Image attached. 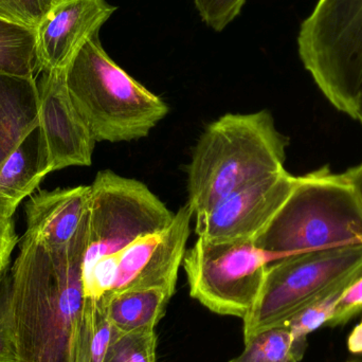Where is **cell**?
I'll use <instances>...</instances> for the list:
<instances>
[{
    "mask_svg": "<svg viewBox=\"0 0 362 362\" xmlns=\"http://www.w3.org/2000/svg\"><path fill=\"white\" fill-rule=\"evenodd\" d=\"M38 90V136L47 171L91 165L97 141L72 103L66 70L42 72Z\"/></svg>",
    "mask_w": 362,
    "mask_h": 362,
    "instance_id": "10",
    "label": "cell"
},
{
    "mask_svg": "<svg viewBox=\"0 0 362 362\" xmlns=\"http://www.w3.org/2000/svg\"><path fill=\"white\" fill-rule=\"evenodd\" d=\"M74 107L97 142H129L148 137L169 114L158 95L129 76L93 36L66 69Z\"/></svg>",
    "mask_w": 362,
    "mask_h": 362,
    "instance_id": "3",
    "label": "cell"
},
{
    "mask_svg": "<svg viewBox=\"0 0 362 362\" xmlns=\"http://www.w3.org/2000/svg\"><path fill=\"white\" fill-rule=\"evenodd\" d=\"M18 243L12 218L0 215V274L10 268L11 255Z\"/></svg>",
    "mask_w": 362,
    "mask_h": 362,
    "instance_id": "26",
    "label": "cell"
},
{
    "mask_svg": "<svg viewBox=\"0 0 362 362\" xmlns=\"http://www.w3.org/2000/svg\"><path fill=\"white\" fill-rule=\"evenodd\" d=\"M362 313V272L344 289L336 306L335 314L327 327L346 325Z\"/></svg>",
    "mask_w": 362,
    "mask_h": 362,
    "instance_id": "25",
    "label": "cell"
},
{
    "mask_svg": "<svg viewBox=\"0 0 362 362\" xmlns=\"http://www.w3.org/2000/svg\"><path fill=\"white\" fill-rule=\"evenodd\" d=\"M117 8L106 0H59L34 30L40 71L67 69Z\"/></svg>",
    "mask_w": 362,
    "mask_h": 362,
    "instance_id": "12",
    "label": "cell"
},
{
    "mask_svg": "<svg viewBox=\"0 0 362 362\" xmlns=\"http://www.w3.org/2000/svg\"><path fill=\"white\" fill-rule=\"evenodd\" d=\"M48 174L37 129L0 165V215L12 218L19 204Z\"/></svg>",
    "mask_w": 362,
    "mask_h": 362,
    "instance_id": "15",
    "label": "cell"
},
{
    "mask_svg": "<svg viewBox=\"0 0 362 362\" xmlns=\"http://www.w3.org/2000/svg\"><path fill=\"white\" fill-rule=\"evenodd\" d=\"M38 70L33 30L0 19V71L35 76Z\"/></svg>",
    "mask_w": 362,
    "mask_h": 362,
    "instance_id": "19",
    "label": "cell"
},
{
    "mask_svg": "<svg viewBox=\"0 0 362 362\" xmlns=\"http://www.w3.org/2000/svg\"><path fill=\"white\" fill-rule=\"evenodd\" d=\"M89 198L90 185L36 192L25 206L23 235L48 248L67 246L86 221Z\"/></svg>",
    "mask_w": 362,
    "mask_h": 362,
    "instance_id": "13",
    "label": "cell"
},
{
    "mask_svg": "<svg viewBox=\"0 0 362 362\" xmlns=\"http://www.w3.org/2000/svg\"><path fill=\"white\" fill-rule=\"evenodd\" d=\"M274 262L362 244V208L350 183L329 167L297 177L280 210L253 240Z\"/></svg>",
    "mask_w": 362,
    "mask_h": 362,
    "instance_id": "4",
    "label": "cell"
},
{
    "mask_svg": "<svg viewBox=\"0 0 362 362\" xmlns=\"http://www.w3.org/2000/svg\"><path fill=\"white\" fill-rule=\"evenodd\" d=\"M348 349L351 353L362 354V321L354 327L348 338Z\"/></svg>",
    "mask_w": 362,
    "mask_h": 362,
    "instance_id": "28",
    "label": "cell"
},
{
    "mask_svg": "<svg viewBox=\"0 0 362 362\" xmlns=\"http://www.w3.org/2000/svg\"><path fill=\"white\" fill-rule=\"evenodd\" d=\"M288 137L267 110L226 114L200 135L187 167V206L198 217L230 194L284 170Z\"/></svg>",
    "mask_w": 362,
    "mask_h": 362,
    "instance_id": "2",
    "label": "cell"
},
{
    "mask_svg": "<svg viewBox=\"0 0 362 362\" xmlns=\"http://www.w3.org/2000/svg\"><path fill=\"white\" fill-rule=\"evenodd\" d=\"M298 50L325 98L357 120L362 90V0H319L300 28Z\"/></svg>",
    "mask_w": 362,
    "mask_h": 362,
    "instance_id": "5",
    "label": "cell"
},
{
    "mask_svg": "<svg viewBox=\"0 0 362 362\" xmlns=\"http://www.w3.org/2000/svg\"><path fill=\"white\" fill-rule=\"evenodd\" d=\"M357 120L361 121L362 124V90L361 95V102H359L358 115H357Z\"/></svg>",
    "mask_w": 362,
    "mask_h": 362,
    "instance_id": "29",
    "label": "cell"
},
{
    "mask_svg": "<svg viewBox=\"0 0 362 362\" xmlns=\"http://www.w3.org/2000/svg\"><path fill=\"white\" fill-rule=\"evenodd\" d=\"M362 269V244L308 251L269 264L255 306L244 319V341L284 327L296 315Z\"/></svg>",
    "mask_w": 362,
    "mask_h": 362,
    "instance_id": "6",
    "label": "cell"
},
{
    "mask_svg": "<svg viewBox=\"0 0 362 362\" xmlns=\"http://www.w3.org/2000/svg\"><path fill=\"white\" fill-rule=\"evenodd\" d=\"M88 213L78 235L52 249L23 235L10 267V320L18 362H74L84 310L82 262Z\"/></svg>",
    "mask_w": 362,
    "mask_h": 362,
    "instance_id": "1",
    "label": "cell"
},
{
    "mask_svg": "<svg viewBox=\"0 0 362 362\" xmlns=\"http://www.w3.org/2000/svg\"><path fill=\"white\" fill-rule=\"evenodd\" d=\"M342 175L350 183L362 208V163L344 172Z\"/></svg>",
    "mask_w": 362,
    "mask_h": 362,
    "instance_id": "27",
    "label": "cell"
},
{
    "mask_svg": "<svg viewBox=\"0 0 362 362\" xmlns=\"http://www.w3.org/2000/svg\"><path fill=\"white\" fill-rule=\"evenodd\" d=\"M40 127L35 76L0 71V165Z\"/></svg>",
    "mask_w": 362,
    "mask_h": 362,
    "instance_id": "14",
    "label": "cell"
},
{
    "mask_svg": "<svg viewBox=\"0 0 362 362\" xmlns=\"http://www.w3.org/2000/svg\"><path fill=\"white\" fill-rule=\"evenodd\" d=\"M362 272L359 270L356 274H353L350 278L346 279L344 282L340 283L333 291H329L327 295L323 296L320 299L310 304L308 308L296 315L291 319L285 327L288 329L291 335L296 339L299 338H308L313 332H316L320 327L329 325V321L335 314L336 306L341 297L344 289L349 286L351 282L358 276Z\"/></svg>",
    "mask_w": 362,
    "mask_h": 362,
    "instance_id": "20",
    "label": "cell"
},
{
    "mask_svg": "<svg viewBox=\"0 0 362 362\" xmlns=\"http://www.w3.org/2000/svg\"><path fill=\"white\" fill-rule=\"evenodd\" d=\"M306 349L308 338L296 339L287 327H274L245 341L242 354L229 362H300Z\"/></svg>",
    "mask_w": 362,
    "mask_h": 362,
    "instance_id": "18",
    "label": "cell"
},
{
    "mask_svg": "<svg viewBox=\"0 0 362 362\" xmlns=\"http://www.w3.org/2000/svg\"><path fill=\"white\" fill-rule=\"evenodd\" d=\"M59 0H0V19L35 30Z\"/></svg>",
    "mask_w": 362,
    "mask_h": 362,
    "instance_id": "22",
    "label": "cell"
},
{
    "mask_svg": "<svg viewBox=\"0 0 362 362\" xmlns=\"http://www.w3.org/2000/svg\"><path fill=\"white\" fill-rule=\"evenodd\" d=\"M202 21L215 32L225 30L242 12L246 0H193Z\"/></svg>",
    "mask_w": 362,
    "mask_h": 362,
    "instance_id": "23",
    "label": "cell"
},
{
    "mask_svg": "<svg viewBox=\"0 0 362 362\" xmlns=\"http://www.w3.org/2000/svg\"><path fill=\"white\" fill-rule=\"evenodd\" d=\"M120 332L108 318L102 299H85L76 337L74 362H102L112 340Z\"/></svg>",
    "mask_w": 362,
    "mask_h": 362,
    "instance_id": "17",
    "label": "cell"
},
{
    "mask_svg": "<svg viewBox=\"0 0 362 362\" xmlns=\"http://www.w3.org/2000/svg\"><path fill=\"white\" fill-rule=\"evenodd\" d=\"M296 180L284 169L240 187L196 217L197 238L213 243L253 242L280 210Z\"/></svg>",
    "mask_w": 362,
    "mask_h": 362,
    "instance_id": "9",
    "label": "cell"
},
{
    "mask_svg": "<svg viewBox=\"0 0 362 362\" xmlns=\"http://www.w3.org/2000/svg\"><path fill=\"white\" fill-rule=\"evenodd\" d=\"M172 212L148 185L110 170L90 185L86 248L82 268L118 255L138 238L167 228Z\"/></svg>",
    "mask_w": 362,
    "mask_h": 362,
    "instance_id": "7",
    "label": "cell"
},
{
    "mask_svg": "<svg viewBox=\"0 0 362 362\" xmlns=\"http://www.w3.org/2000/svg\"><path fill=\"white\" fill-rule=\"evenodd\" d=\"M10 268L0 274V362H18L10 320Z\"/></svg>",
    "mask_w": 362,
    "mask_h": 362,
    "instance_id": "24",
    "label": "cell"
},
{
    "mask_svg": "<svg viewBox=\"0 0 362 362\" xmlns=\"http://www.w3.org/2000/svg\"><path fill=\"white\" fill-rule=\"evenodd\" d=\"M102 362H157L156 331L119 333Z\"/></svg>",
    "mask_w": 362,
    "mask_h": 362,
    "instance_id": "21",
    "label": "cell"
},
{
    "mask_svg": "<svg viewBox=\"0 0 362 362\" xmlns=\"http://www.w3.org/2000/svg\"><path fill=\"white\" fill-rule=\"evenodd\" d=\"M172 297L167 291L151 288L110 293L100 299L103 300L115 329L120 333H132L156 329Z\"/></svg>",
    "mask_w": 362,
    "mask_h": 362,
    "instance_id": "16",
    "label": "cell"
},
{
    "mask_svg": "<svg viewBox=\"0 0 362 362\" xmlns=\"http://www.w3.org/2000/svg\"><path fill=\"white\" fill-rule=\"evenodd\" d=\"M274 259L253 242L213 243L197 238L183 257L189 295L212 313L244 320Z\"/></svg>",
    "mask_w": 362,
    "mask_h": 362,
    "instance_id": "8",
    "label": "cell"
},
{
    "mask_svg": "<svg viewBox=\"0 0 362 362\" xmlns=\"http://www.w3.org/2000/svg\"><path fill=\"white\" fill-rule=\"evenodd\" d=\"M193 217L185 204L167 228L138 238L119 252L116 279L107 295L158 288L174 296Z\"/></svg>",
    "mask_w": 362,
    "mask_h": 362,
    "instance_id": "11",
    "label": "cell"
}]
</instances>
